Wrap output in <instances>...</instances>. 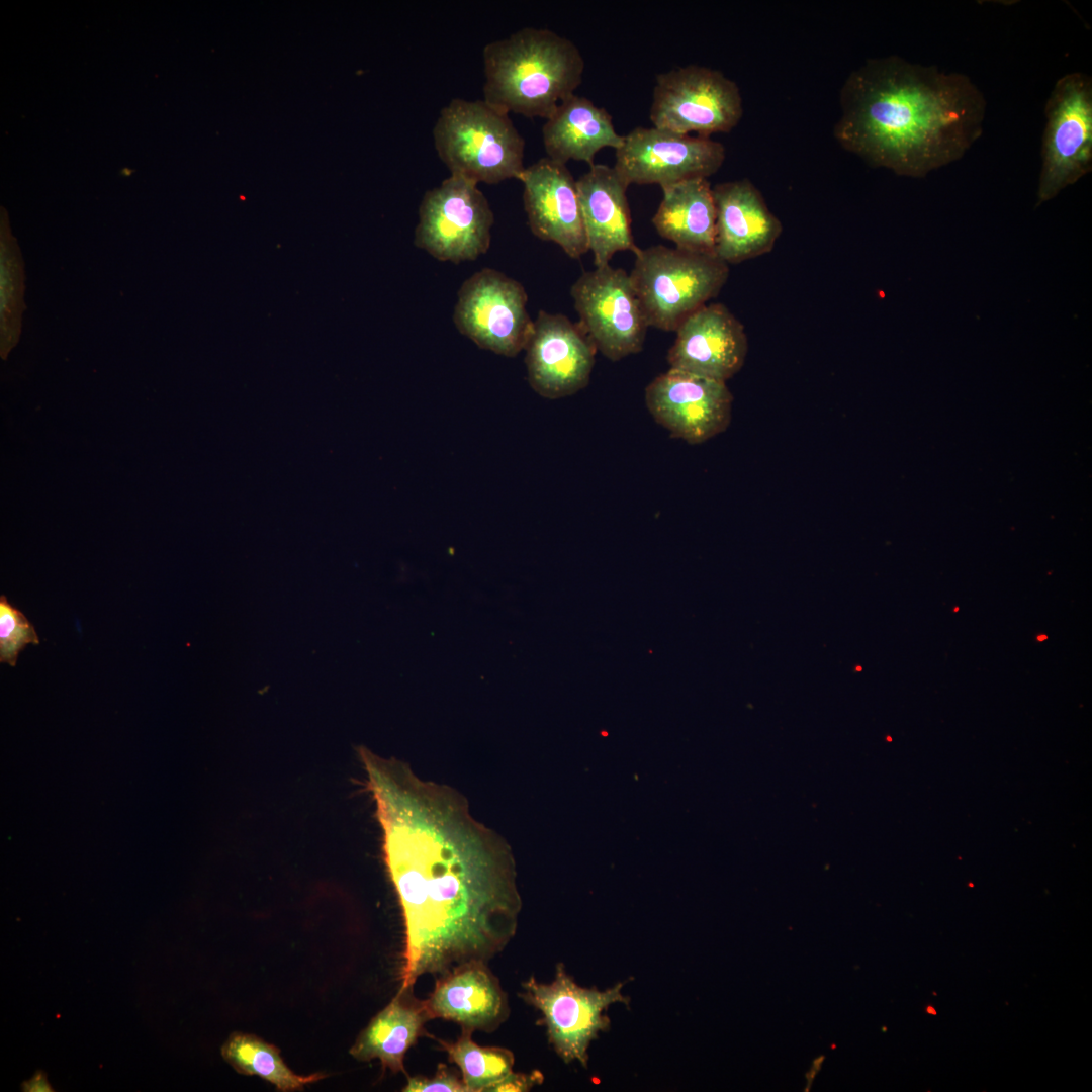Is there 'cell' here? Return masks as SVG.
<instances>
[{
    "mask_svg": "<svg viewBox=\"0 0 1092 1092\" xmlns=\"http://www.w3.org/2000/svg\"><path fill=\"white\" fill-rule=\"evenodd\" d=\"M382 833L384 862L401 908L400 989L472 963L488 964L514 938L521 899L502 836L478 821L456 789L361 747Z\"/></svg>",
    "mask_w": 1092,
    "mask_h": 1092,
    "instance_id": "cell-1",
    "label": "cell"
},
{
    "mask_svg": "<svg viewBox=\"0 0 1092 1092\" xmlns=\"http://www.w3.org/2000/svg\"><path fill=\"white\" fill-rule=\"evenodd\" d=\"M839 105L833 134L844 150L913 178L960 160L982 135L986 113L968 76L894 55L853 70Z\"/></svg>",
    "mask_w": 1092,
    "mask_h": 1092,
    "instance_id": "cell-2",
    "label": "cell"
},
{
    "mask_svg": "<svg viewBox=\"0 0 1092 1092\" xmlns=\"http://www.w3.org/2000/svg\"><path fill=\"white\" fill-rule=\"evenodd\" d=\"M484 101L506 113L547 119L582 81L575 43L547 28L523 27L483 49Z\"/></svg>",
    "mask_w": 1092,
    "mask_h": 1092,
    "instance_id": "cell-3",
    "label": "cell"
},
{
    "mask_svg": "<svg viewBox=\"0 0 1092 1092\" xmlns=\"http://www.w3.org/2000/svg\"><path fill=\"white\" fill-rule=\"evenodd\" d=\"M436 152L451 175L475 184L519 179L525 141L506 113L484 100L452 99L433 128Z\"/></svg>",
    "mask_w": 1092,
    "mask_h": 1092,
    "instance_id": "cell-4",
    "label": "cell"
},
{
    "mask_svg": "<svg viewBox=\"0 0 1092 1092\" xmlns=\"http://www.w3.org/2000/svg\"><path fill=\"white\" fill-rule=\"evenodd\" d=\"M630 277L649 327L676 331L693 312L716 297L729 266L716 254L662 245L639 249Z\"/></svg>",
    "mask_w": 1092,
    "mask_h": 1092,
    "instance_id": "cell-5",
    "label": "cell"
},
{
    "mask_svg": "<svg viewBox=\"0 0 1092 1092\" xmlns=\"http://www.w3.org/2000/svg\"><path fill=\"white\" fill-rule=\"evenodd\" d=\"M519 996L537 1009L545 1026L548 1043L565 1063L588 1064V1048L601 1032L610 1029L606 1011L616 1003L629 1006L630 997L622 993L620 982L606 990L577 985L563 964L555 968L551 983H541L534 976L522 983Z\"/></svg>",
    "mask_w": 1092,
    "mask_h": 1092,
    "instance_id": "cell-6",
    "label": "cell"
},
{
    "mask_svg": "<svg viewBox=\"0 0 1092 1092\" xmlns=\"http://www.w3.org/2000/svg\"><path fill=\"white\" fill-rule=\"evenodd\" d=\"M742 115L739 87L721 71L688 65L656 76L650 108L654 127L709 138L731 131Z\"/></svg>",
    "mask_w": 1092,
    "mask_h": 1092,
    "instance_id": "cell-7",
    "label": "cell"
},
{
    "mask_svg": "<svg viewBox=\"0 0 1092 1092\" xmlns=\"http://www.w3.org/2000/svg\"><path fill=\"white\" fill-rule=\"evenodd\" d=\"M1044 115L1037 205L1091 171V77L1081 72L1062 76L1046 100Z\"/></svg>",
    "mask_w": 1092,
    "mask_h": 1092,
    "instance_id": "cell-8",
    "label": "cell"
},
{
    "mask_svg": "<svg viewBox=\"0 0 1092 1092\" xmlns=\"http://www.w3.org/2000/svg\"><path fill=\"white\" fill-rule=\"evenodd\" d=\"M493 221L477 184L450 175L423 196L415 245L440 261L475 260L489 248Z\"/></svg>",
    "mask_w": 1092,
    "mask_h": 1092,
    "instance_id": "cell-9",
    "label": "cell"
},
{
    "mask_svg": "<svg viewBox=\"0 0 1092 1092\" xmlns=\"http://www.w3.org/2000/svg\"><path fill=\"white\" fill-rule=\"evenodd\" d=\"M571 296L578 324L605 357L619 361L642 350L649 325L625 270L606 265L586 271Z\"/></svg>",
    "mask_w": 1092,
    "mask_h": 1092,
    "instance_id": "cell-10",
    "label": "cell"
},
{
    "mask_svg": "<svg viewBox=\"0 0 1092 1092\" xmlns=\"http://www.w3.org/2000/svg\"><path fill=\"white\" fill-rule=\"evenodd\" d=\"M527 300L520 282L484 268L461 285L453 321L479 348L514 357L525 349L533 329Z\"/></svg>",
    "mask_w": 1092,
    "mask_h": 1092,
    "instance_id": "cell-11",
    "label": "cell"
},
{
    "mask_svg": "<svg viewBox=\"0 0 1092 1092\" xmlns=\"http://www.w3.org/2000/svg\"><path fill=\"white\" fill-rule=\"evenodd\" d=\"M725 156V147L708 136L638 126L624 135L613 167L628 185L663 187L707 179L722 167Z\"/></svg>",
    "mask_w": 1092,
    "mask_h": 1092,
    "instance_id": "cell-12",
    "label": "cell"
},
{
    "mask_svg": "<svg viewBox=\"0 0 1092 1092\" xmlns=\"http://www.w3.org/2000/svg\"><path fill=\"white\" fill-rule=\"evenodd\" d=\"M732 401L726 382L672 368L645 389L646 406L654 420L689 444L704 443L724 432Z\"/></svg>",
    "mask_w": 1092,
    "mask_h": 1092,
    "instance_id": "cell-13",
    "label": "cell"
},
{
    "mask_svg": "<svg viewBox=\"0 0 1092 1092\" xmlns=\"http://www.w3.org/2000/svg\"><path fill=\"white\" fill-rule=\"evenodd\" d=\"M528 381L539 395L557 399L589 382L597 348L577 323L540 310L525 346Z\"/></svg>",
    "mask_w": 1092,
    "mask_h": 1092,
    "instance_id": "cell-14",
    "label": "cell"
},
{
    "mask_svg": "<svg viewBox=\"0 0 1092 1092\" xmlns=\"http://www.w3.org/2000/svg\"><path fill=\"white\" fill-rule=\"evenodd\" d=\"M675 332L667 353L672 369L726 382L745 362L748 341L744 327L722 303L703 305Z\"/></svg>",
    "mask_w": 1092,
    "mask_h": 1092,
    "instance_id": "cell-15",
    "label": "cell"
},
{
    "mask_svg": "<svg viewBox=\"0 0 1092 1092\" xmlns=\"http://www.w3.org/2000/svg\"><path fill=\"white\" fill-rule=\"evenodd\" d=\"M520 180L531 232L562 248L573 259L588 251L576 181L566 164L542 158L527 167Z\"/></svg>",
    "mask_w": 1092,
    "mask_h": 1092,
    "instance_id": "cell-16",
    "label": "cell"
},
{
    "mask_svg": "<svg viewBox=\"0 0 1092 1092\" xmlns=\"http://www.w3.org/2000/svg\"><path fill=\"white\" fill-rule=\"evenodd\" d=\"M712 193L716 209L715 254L719 259L727 265L739 264L771 252L783 225L751 181L718 183Z\"/></svg>",
    "mask_w": 1092,
    "mask_h": 1092,
    "instance_id": "cell-17",
    "label": "cell"
},
{
    "mask_svg": "<svg viewBox=\"0 0 1092 1092\" xmlns=\"http://www.w3.org/2000/svg\"><path fill=\"white\" fill-rule=\"evenodd\" d=\"M423 1003L431 1020L453 1021L472 1033L493 1032L510 1016L507 994L482 962L462 965L436 979L434 990Z\"/></svg>",
    "mask_w": 1092,
    "mask_h": 1092,
    "instance_id": "cell-18",
    "label": "cell"
},
{
    "mask_svg": "<svg viewBox=\"0 0 1092 1092\" xmlns=\"http://www.w3.org/2000/svg\"><path fill=\"white\" fill-rule=\"evenodd\" d=\"M628 184L614 167L594 164L576 180L588 250L596 267L609 265L621 251L640 249L632 235Z\"/></svg>",
    "mask_w": 1092,
    "mask_h": 1092,
    "instance_id": "cell-19",
    "label": "cell"
},
{
    "mask_svg": "<svg viewBox=\"0 0 1092 1092\" xmlns=\"http://www.w3.org/2000/svg\"><path fill=\"white\" fill-rule=\"evenodd\" d=\"M542 140L548 158L562 164L583 161L592 166L599 151L619 149L624 135L615 130L612 115L605 108L572 94L546 119Z\"/></svg>",
    "mask_w": 1092,
    "mask_h": 1092,
    "instance_id": "cell-20",
    "label": "cell"
},
{
    "mask_svg": "<svg viewBox=\"0 0 1092 1092\" xmlns=\"http://www.w3.org/2000/svg\"><path fill=\"white\" fill-rule=\"evenodd\" d=\"M431 1020L423 1001L413 989H400L396 996L361 1030L350 1048V1055L360 1062L380 1061L382 1071L403 1073L406 1052L426 1034L424 1025Z\"/></svg>",
    "mask_w": 1092,
    "mask_h": 1092,
    "instance_id": "cell-21",
    "label": "cell"
},
{
    "mask_svg": "<svg viewBox=\"0 0 1092 1092\" xmlns=\"http://www.w3.org/2000/svg\"><path fill=\"white\" fill-rule=\"evenodd\" d=\"M662 199L652 217L657 233L675 248L715 254L716 209L706 178L661 187Z\"/></svg>",
    "mask_w": 1092,
    "mask_h": 1092,
    "instance_id": "cell-22",
    "label": "cell"
},
{
    "mask_svg": "<svg viewBox=\"0 0 1092 1092\" xmlns=\"http://www.w3.org/2000/svg\"><path fill=\"white\" fill-rule=\"evenodd\" d=\"M221 1055L239 1074L258 1076L281 1092L300 1091L305 1085L328 1077L322 1072L296 1074L283 1061L276 1045L255 1034L233 1032L221 1046Z\"/></svg>",
    "mask_w": 1092,
    "mask_h": 1092,
    "instance_id": "cell-23",
    "label": "cell"
},
{
    "mask_svg": "<svg viewBox=\"0 0 1092 1092\" xmlns=\"http://www.w3.org/2000/svg\"><path fill=\"white\" fill-rule=\"evenodd\" d=\"M454 1042L435 1038L447 1053L449 1062L456 1064L468 1092L490 1091L512 1072L514 1054L500 1046H482L472 1039V1032L461 1030Z\"/></svg>",
    "mask_w": 1092,
    "mask_h": 1092,
    "instance_id": "cell-24",
    "label": "cell"
},
{
    "mask_svg": "<svg viewBox=\"0 0 1092 1092\" xmlns=\"http://www.w3.org/2000/svg\"><path fill=\"white\" fill-rule=\"evenodd\" d=\"M39 638L24 614L0 597V662L15 666L20 651L28 644H38Z\"/></svg>",
    "mask_w": 1092,
    "mask_h": 1092,
    "instance_id": "cell-25",
    "label": "cell"
},
{
    "mask_svg": "<svg viewBox=\"0 0 1092 1092\" xmlns=\"http://www.w3.org/2000/svg\"><path fill=\"white\" fill-rule=\"evenodd\" d=\"M404 1092H468L467 1088L455 1072L445 1064L440 1063L436 1073L432 1077L417 1075L407 1076Z\"/></svg>",
    "mask_w": 1092,
    "mask_h": 1092,
    "instance_id": "cell-26",
    "label": "cell"
},
{
    "mask_svg": "<svg viewBox=\"0 0 1092 1092\" xmlns=\"http://www.w3.org/2000/svg\"><path fill=\"white\" fill-rule=\"evenodd\" d=\"M543 1082V1075L539 1071L531 1073H515L514 1071L502 1082L491 1088L493 1092L505 1091H529Z\"/></svg>",
    "mask_w": 1092,
    "mask_h": 1092,
    "instance_id": "cell-27",
    "label": "cell"
},
{
    "mask_svg": "<svg viewBox=\"0 0 1092 1092\" xmlns=\"http://www.w3.org/2000/svg\"><path fill=\"white\" fill-rule=\"evenodd\" d=\"M21 1087H22V1091H28V1092H51V1091H54V1089L52 1088V1086L49 1084V1082L47 1080V1074L41 1070H38L37 1072H35L34 1075L29 1080L24 1081L22 1083Z\"/></svg>",
    "mask_w": 1092,
    "mask_h": 1092,
    "instance_id": "cell-28",
    "label": "cell"
},
{
    "mask_svg": "<svg viewBox=\"0 0 1092 1092\" xmlns=\"http://www.w3.org/2000/svg\"><path fill=\"white\" fill-rule=\"evenodd\" d=\"M1045 639H1048V636H1046V635H1039V636L1037 637V640H1038V641H1043V640H1045Z\"/></svg>",
    "mask_w": 1092,
    "mask_h": 1092,
    "instance_id": "cell-29",
    "label": "cell"
},
{
    "mask_svg": "<svg viewBox=\"0 0 1092 1092\" xmlns=\"http://www.w3.org/2000/svg\"><path fill=\"white\" fill-rule=\"evenodd\" d=\"M927 1012H929V1013H931V1014H935V1013H936L935 1009H933L932 1007H928V1008H927Z\"/></svg>",
    "mask_w": 1092,
    "mask_h": 1092,
    "instance_id": "cell-30",
    "label": "cell"
},
{
    "mask_svg": "<svg viewBox=\"0 0 1092 1092\" xmlns=\"http://www.w3.org/2000/svg\"><path fill=\"white\" fill-rule=\"evenodd\" d=\"M954 611H956V612H957V611H959V608H958V607H956V608H954Z\"/></svg>",
    "mask_w": 1092,
    "mask_h": 1092,
    "instance_id": "cell-31",
    "label": "cell"
}]
</instances>
